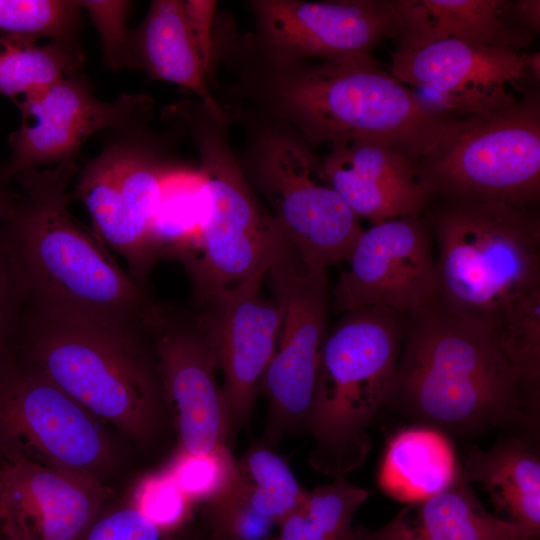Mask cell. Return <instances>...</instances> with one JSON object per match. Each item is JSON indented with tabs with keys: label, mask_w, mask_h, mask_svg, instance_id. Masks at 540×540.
<instances>
[{
	"label": "cell",
	"mask_w": 540,
	"mask_h": 540,
	"mask_svg": "<svg viewBox=\"0 0 540 540\" xmlns=\"http://www.w3.org/2000/svg\"><path fill=\"white\" fill-rule=\"evenodd\" d=\"M74 162L30 169L0 193V231L19 271L26 306L126 331L146 329L156 301L70 212Z\"/></svg>",
	"instance_id": "6da1fadb"
},
{
	"label": "cell",
	"mask_w": 540,
	"mask_h": 540,
	"mask_svg": "<svg viewBox=\"0 0 540 540\" xmlns=\"http://www.w3.org/2000/svg\"><path fill=\"white\" fill-rule=\"evenodd\" d=\"M385 406L446 434L539 433L540 390L491 335L435 302L406 315Z\"/></svg>",
	"instance_id": "7a4b0ae2"
},
{
	"label": "cell",
	"mask_w": 540,
	"mask_h": 540,
	"mask_svg": "<svg viewBox=\"0 0 540 540\" xmlns=\"http://www.w3.org/2000/svg\"><path fill=\"white\" fill-rule=\"evenodd\" d=\"M422 215L434 241L435 303L498 342L508 322L540 295L536 208L434 198Z\"/></svg>",
	"instance_id": "3957f363"
},
{
	"label": "cell",
	"mask_w": 540,
	"mask_h": 540,
	"mask_svg": "<svg viewBox=\"0 0 540 540\" xmlns=\"http://www.w3.org/2000/svg\"><path fill=\"white\" fill-rule=\"evenodd\" d=\"M272 64L271 107L307 143L380 142L416 162L459 121L428 111L372 54Z\"/></svg>",
	"instance_id": "277c9868"
},
{
	"label": "cell",
	"mask_w": 540,
	"mask_h": 540,
	"mask_svg": "<svg viewBox=\"0 0 540 540\" xmlns=\"http://www.w3.org/2000/svg\"><path fill=\"white\" fill-rule=\"evenodd\" d=\"M14 347L88 412L133 442L153 443L168 413L147 331H126L25 307Z\"/></svg>",
	"instance_id": "5b68a950"
},
{
	"label": "cell",
	"mask_w": 540,
	"mask_h": 540,
	"mask_svg": "<svg viewBox=\"0 0 540 540\" xmlns=\"http://www.w3.org/2000/svg\"><path fill=\"white\" fill-rule=\"evenodd\" d=\"M405 321L406 314L367 307L342 314L328 331L305 424L317 472L345 476L365 462L372 448L368 428L385 406Z\"/></svg>",
	"instance_id": "8992f818"
},
{
	"label": "cell",
	"mask_w": 540,
	"mask_h": 540,
	"mask_svg": "<svg viewBox=\"0 0 540 540\" xmlns=\"http://www.w3.org/2000/svg\"><path fill=\"white\" fill-rule=\"evenodd\" d=\"M199 154L201 208L197 234L180 258L194 303L213 292L266 274L288 240L238 165L217 121L200 103L172 109Z\"/></svg>",
	"instance_id": "52a82bcc"
},
{
	"label": "cell",
	"mask_w": 540,
	"mask_h": 540,
	"mask_svg": "<svg viewBox=\"0 0 540 540\" xmlns=\"http://www.w3.org/2000/svg\"><path fill=\"white\" fill-rule=\"evenodd\" d=\"M415 165L428 199L497 201L535 208L540 197L538 93L459 120Z\"/></svg>",
	"instance_id": "ba28073f"
},
{
	"label": "cell",
	"mask_w": 540,
	"mask_h": 540,
	"mask_svg": "<svg viewBox=\"0 0 540 540\" xmlns=\"http://www.w3.org/2000/svg\"><path fill=\"white\" fill-rule=\"evenodd\" d=\"M248 172L251 187L309 268L327 271L346 262L363 228L306 141L282 129L263 131Z\"/></svg>",
	"instance_id": "9c48e42d"
},
{
	"label": "cell",
	"mask_w": 540,
	"mask_h": 540,
	"mask_svg": "<svg viewBox=\"0 0 540 540\" xmlns=\"http://www.w3.org/2000/svg\"><path fill=\"white\" fill-rule=\"evenodd\" d=\"M19 457L102 481L118 453L104 424L12 345L0 355V460Z\"/></svg>",
	"instance_id": "30bf717a"
},
{
	"label": "cell",
	"mask_w": 540,
	"mask_h": 540,
	"mask_svg": "<svg viewBox=\"0 0 540 540\" xmlns=\"http://www.w3.org/2000/svg\"><path fill=\"white\" fill-rule=\"evenodd\" d=\"M144 128L113 131L78 174L72 198L85 206L95 236L124 258L128 274L147 289L149 272L162 257L157 221L171 170Z\"/></svg>",
	"instance_id": "8fae6325"
},
{
	"label": "cell",
	"mask_w": 540,
	"mask_h": 540,
	"mask_svg": "<svg viewBox=\"0 0 540 540\" xmlns=\"http://www.w3.org/2000/svg\"><path fill=\"white\" fill-rule=\"evenodd\" d=\"M265 279L283 317L278 344L261 384L269 408L267 434L278 440L305 431L328 333L331 289L327 271L309 268L289 242Z\"/></svg>",
	"instance_id": "7c38bea8"
},
{
	"label": "cell",
	"mask_w": 540,
	"mask_h": 540,
	"mask_svg": "<svg viewBox=\"0 0 540 540\" xmlns=\"http://www.w3.org/2000/svg\"><path fill=\"white\" fill-rule=\"evenodd\" d=\"M20 125L8 136L10 155L0 165V180L73 159L98 132L144 128L154 102L147 94L126 93L98 99L86 78L74 73L38 87L16 100Z\"/></svg>",
	"instance_id": "4fadbf2b"
},
{
	"label": "cell",
	"mask_w": 540,
	"mask_h": 540,
	"mask_svg": "<svg viewBox=\"0 0 540 540\" xmlns=\"http://www.w3.org/2000/svg\"><path fill=\"white\" fill-rule=\"evenodd\" d=\"M271 63L372 54L405 24L402 0H256L251 2Z\"/></svg>",
	"instance_id": "5bb4252c"
},
{
	"label": "cell",
	"mask_w": 540,
	"mask_h": 540,
	"mask_svg": "<svg viewBox=\"0 0 540 540\" xmlns=\"http://www.w3.org/2000/svg\"><path fill=\"white\" fill-rule=\"evenodd\" d=\"M346 263L331 290L330 308L338 313L381 307L408 315L435 302V248L423 215L363 229Z\"/></svg>",
	"instance_id": "9a60e30c"
},
{
	"label": "cell",
	"mask_w": 540,
	"mask_h": 540,
	"mask_svg": "<svg viewBox=\"0 0 540 540\" xmlns=\"http://www.w3.org/2000/svg\"><path fill=\"white\" fill-rule=\"evenodd\" d=\"M146 328L180 449L198 454L227 444V400L196 312L156 302Z\"/></svg>",
	"instance_id": "2e32d148"
},
{
	"label": "cell",
	"mask_w": 540,
	"mask_h": 540,
	"mask_svg": "<svg viewBox=\"0 0 540 540\" xmlns=\"http://www.w3.org/2000/svg\"><path fill=\"white\" fill-rule=\"evenodd\" d=\"M265 276L219 289L194 310L223 375L232 431L249 421L280 335L282 310L262 293Z\"/></svg>",
	"instance_id": "e0dca14e"
},
{
	"label": "cell",
	"mask_w": 540,
	"mask_h": 540,
	"mask_svg": "<svg viewBox=\"0 0 540 540\" xmlns=\"http://www.w3.org/2000/svg\"><path fill=\"white\" fill-rule=\"evenodd\" d=\"M107 496L97 478L19 457L1 459V538L78 540Z\"/></svg>",
	"instance_id": "ac0fdd59"
},
{
	"label": "cell",
	"mask_w": 540,
	"mask_h": 540,
	"mask_svg": "<svg viewBox=\"0 0 540 540\" xmlns=\"http://www.w3.org/2000/svg\"><path fill=\"white\" fill-rule=\"evenodd\" d=\"M390 73L411 89L515 84L531 78L528 54L402 29Z\"/></svg>",
	"instance_id": "d6986e66"
},
{
	"label": "cell",
	"mask_w": 540,
	"mask_h": 540,
	"mask_svg": "<svg viewBox=\"0 0 540 540\" xmlns=\"http://www.w3.org/2000/svg\"><path fill=\"white\" fill-rule=\"evenodd\" d=\"M528 529L489 513L460 477L430 497L407 503L378 529L354 528L352 540H539Z\"/></svg>",
	"instance_id": "ffe728a7"
},
{
	"label": "cell",
	"mask_w": 540,
	"mask_h": 540,
	"mask_svg": "<svg viewBox=\"0 0 540 540\" xmlns=\"http://www.w3.org/2000/svg\"><path fill=\"white\" fill-rule=\"evenodd\" d=\"M539 433L514 432L488 450L472 446L460 464L488 492L494 515L540 537Z\"/></svg>",
	"instance_id": "44dd1931"
},
{
	"label": "cell",
	"mask_w": 540,
	"mask_h": 540,
	"mask_svg": "<svg viewBox=\"0 0 540 540\" xmlns=\"http://www.w3.org/2000/svg\"><path fill=\"white\" fill-rule=\"evenodd\" d=\"M129 42L138 67L149 78L193 93L222 123L223 113L208 87L209 75L191 34L184 1H152L143 21L129 29Z\"/></svg>",
	"instance_id": "7402d4cb"
},
{
	"label": "cell",
	"mask_w": 540,
	"mask_h": 540,
	"mask_svg": "<svg viewBox=\"0 0 540 540\" xmlns=\"http://www.w3.org/2000/svg\"><path fill=\"white\" fill-rule=\"evenodd\" d=\"M460 475L447 434L421 424L400 429L387 441L377 482L387 495L407 504L445 490Z\"/></svg>",
	"instance_id": "603a6c76"
},
{
	"label": "cell",
	"mask_w": 540,
	"mask_h": 540,
	"mask_svg": "<svg viewBox=\"0 0 540 540\" xmlns=\"http://www.w3.org/2000/svg\"><path fill=\"white\" fill-rule=\"evenodd\" d=\"M402 29L434 38H453L483 46L520 51L533 33L504 20L509 2L503 0H402Z\"/></svg>",
	"instance_id": "cb8c5ba5"
},
{
	"label": "cell",
	"mask_w": 540,
	"mask_h": 540,
	"mask_svg": "<svg viewBox=\"0 0 540 540\" xmlns=\"http://www.w3.org/2000/svg\"><path fill=\"white\" fill-rule=\"evenodd\" d=\"M85 57L79 45L0 34V96L13 102L32 90L80 72Z\"/></svg>",
	"instance_id": "d4e9b609"
},
{
	"label": "cell",
	"mask_w": 540,
	"mask_h": 540,
	"mask_svg": "<svg viewBox=\"0 0 540 540\" xmlns=\"http://www.w3.org/2000/svg\"><path fill=\"white\" fill-rule=\"evenodd\" d=\"M368 497L369 491L336 476L307 493L278 526L275 540H352L355 513Z\"/></svg>",
	"instance_id": "484cf974"
},
{
	"label": "cell",
	"mask_w": 540,
	"mask_h": 540,
	"mask_svg": "<svg viewBox=\"0 0 540 540\" xmlns=\"http://www.w3.org/2000/svg\"><path fill=\"white\" fill-rule=\"evenodd\" d=\"M237 465V489L256 511L278 526L307 496L286 461L262 443L249 447Z\"/></svg>",
	"instance_id": "4316f807"
},
{
	"label": "cell",
	"mask_w": 540,
	"mask_h": 540,
	"mask_svg": "<svg viewBox=\"0 0 540 540\" xmlns=\"http://www.w3.org/2000/svg\"><path fill=\"white\" fill-rule=\"evenodd\" d=\"M78 0H0V34L79 45Z\"/></svg>",
	"instance_id": "83f0119b"
},
{
	"label": "cell",
	"mask_w": 540,
	"mask_h": 540,
	"mask_svg": "<svg viewBox=\"0 0 540 540\" xmlns=\"http://www.w3.org/2000/svg\"><path fill=\"white\" fill-rule=\"evenodd\" d=\"M166 470L194 504L202 505L227 493L238 477L237 460L228 444L198 454L179 449Z\"/></svg>",
	"instance_id": "f1b7e54d"
},
{
	"label": "cell",
	"mask_w": 540,
	"mask_h": 540,
	"mask_svg": "<svg viewBox=\"0 0 540 540\" xmlns=\"http://www.w3.org/2000/svg\"><path fill=\"white\" fill-rule=\"evenodd\" d=\"M206 536L211 540H275L278 525L264 517L237 489L203 505Z\"/></svg>",
	"instance_id": "f546056e"
},
{
	"label": "cell",
	"mask_w": 540,
	"mask_h": 540,
	"mask_svg": "<svg viewBox=\"0 0 540 540\" xmlns=\"http://www.w3.org/2000/svg\"><path fill=\"white\" fill-rule=\"evenodd\" d=\"M431 113L448 120H463L508 107L518 99L506 85L471 84L446 89H412Z\"/></svg>",
	"instance_id": "4dcf8cb0"
},
{
	"label": "cell",
	"mask_w": 540,
	"mask_h": 540,
	"mask_svg": "<svg viewBox=\"0 0 540 540\" xmlns=\"http://www.w3.org/2000/svg\"><path fill=\"white\" fill-rule=\"evenodd\" d=\"M131 504L155 525L169 532L184 531L192 519L194 505L167 470L142 477Z\"/></svg>",
	"instance_id": "1f68e13d"
},
{
	"label": "cell",
	"mask_w": 540,
	"mask_h": 540,
	"mask_svg": "<svg viewBox=\"0 0 540 540\" xmlns=\"http://www.w3.org/2000/svg\"><path fill=\"white\" fill-rule=\"evenodd\" d=\"M100 40L104 62L113 71L137 69L129 42L127 21L133 2L126 0H78Z\"/></svg>",
	"instance_id": "d6a6232c"
},
{
	"label": "cell",
	"mask_w": 540,
	"mask_h": 540,
	"mask_svg": "<svg viewBox=\"0 0 540 540\" xmlns=\"http://www.w3.org/2000/svg\"><path fill=\"white\" fill-rule=\"evenodd\" d=\"M78 540H201L155 525L131 503L101 511Z\"/></svg>",
	"instance_id": "836d02e7"
},
{
	"label": "cell",
	"mask_w": 540,
	"mask_h": 540,
	"mask_svg": "<svg viewBox=\"0 0 540 540\" xmlns=\"http://www.w3.org/2000/svg\"><path fill=\"white\" fill-rule=\"evenodd\" d=\"M25 307L24 286L0 231V355L14 344Z\"/></svg>",
	"instance_id": "e575fe53"
},
{
	"label": "cell",
	"mask_w": 540,
	"mask_h": 540,
	"mask_svg": "<svg viewBox=\"0 0 540 540\" xmlns=\"http://www.w3.org/2000/svg\"><path fill=\"white\" fill-rule=\"evenodd\" d=\"M216 7V1H184L187 22L208 75L212 70V63L214 60V22Z\"/></svg>",
	"instance_id": "d590c367"
},
{
	"label": "cell",
	"mask_w": 540,
	"mask_h": 540,
	"mask_svg": "<svg viewBox=\"0 0 540 540\" xmlns=\"http://www.w3.org/2000/svg\"><path fill=\"white\" fill-rule=\"evenodd\" d=\"M514 13L523 23V27L531 32L539 31L540 27V1L521 0L512 3Z\"/></svg>",
	"instance_id": "8d00e7d4"
},
{
	"label": "cell",
	"mask_w": 540,
	"mask_h": 540,
	"mask_svg": "<svg viewBox=\"0 0 540 540\" xmlns=\"http://www.w3.org/2000/svg\"><path fill=\"white\" fill-rule=\"evenodd\" d=\"M528 69L533 80L539 81L540 78V53L528 54Z\"/></svg>",
	"instance_id": "74e56055"
},
{
	"label": "cell",
	"mask_w": 540,
	"mask_h": 540,
	"mask_svg": "<svg viewBox=\"0 0 540 540\" xmlns=\"http://www.w3.org/2000/svg\"><path fill=\"white\" fill-rule=\"evenodd\" d=\"M9 185V183H5L0 180V193Z\"/></svg>",
	"instance_id": "f35d334b"
},
{
	"label": "cell",
	"mask_w": 540,
	"mask_h": 540,
	"mask_svg": "<svg viewBox=\"0 0 540 540\" xmlns=\"http://www.w3.org/2000/svg\"><path fill=\"white\" fill-rule=\"evenodd\" d=\"M201 540H211L210 538H208L206 535L204 537L201 538Z\"/></svg>",
	"instance_id": "ab89813d"
},
{
	"label": "cell",
	"mask_w": 540,
	"mask_h": 540,
	"mask_svg": "<svg viewBox=\"0 0 540 540\" xmlns=\"http://www.w3.org/2000/svg\"><path fill=\"white\" fill-rule=\"evenodd\" d=\"M0 539H2V538H1V535H0Z\"/></svg>",
	"instance_id": "60d3db41"
}]
</instances>
